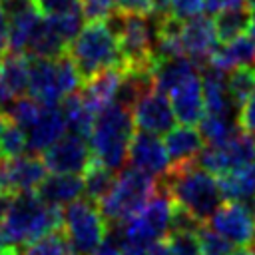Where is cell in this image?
Returning <instances> with one entry per match:
<instances>
[{"label": "cell", "instance_id": "8fae6325", "mask_svg": "<svg viewBox=\"0 0 255 255\" xmlns=\"http://www.w3.org/2000/svg\"><path fill=\"white\" fill-rule=\"evenodd\" d=\"M133 122L139 131H147L153 135L167 133L175 128V114L167 94L157 90L155 86L149 88L133 106L131 110Z\"/></svg>", "mask_w": 255, "mask_h": 255}, {"label": "cell", "instance_id": "db71d44e", "mask_svg": "<svg viewBox=\"0 0 255 255\" xmlns=\"http://www.w3.org/2000/svg\"><path fill=\"white\" fill-rule=\"evenodd\" d=\"M245 4H247V8H249V12H251V16L255 18V0H247Z\"/></svg>", "mask_w": 255, "mask_h": 255}, {"label": "cell", "instance_id": "ba28073f", "mask_svg": "<svg viewBox=\"0 0 255 255\" xmlns=\"http://www.w3.org/2000/svg\"><path fill=\"white\" fill-rule=\"evenodd\" d=\"M64 231L74 255H92L108 239L110 223L98 203L76 199L64 207Z\"/></svg>", "mask_w": 255, "mask_h": 255}, {"label": "cell", "instance_id": "836d02e7", "mask_svg": "<svg viewBox=\"0 0 255 255\" xmlns=\"http://www.w3.org/2000/svg\"><path fill=\"white\" fill-rule=\"evenodd\" d=\"M42 108H44V104H40V102L34 100L32 96H28V98L16 100V102L10 106V110H8L6 114H8V118H10L14 124H18L20 128H24V129L28 131V129L32 128V124L38 120Z\"/></svg>", "mask_w": 255, "mask_h": 255}, {"label": "cell", "instance_id": "484cf974", "mask_svg": "<svg viewBox=\"0 0 255 255\" xmlns=\"http://www.w3.org/2000/svg\"><path fill=\"white\" fill-rule=\"evenodd\" d=\"M60 106H62V112L66 116L70 133L80 135V137H84V139L90 141V135H92V129H94V124H96V116L98 114H94L86 106V102L82 100L80 92L68 96Z\"/></svg>", "mask_w": 255, "mask_h": 255}, {"label": "cell", "instance_id": "7bdbcfd3", "mask_svg": "<svg viewBox=\"0 0 255 255\" xmlns=\"http://www.w3.org/2000/svg\"><path fill=\"white\" fill-rule=\"evenodd\" d=\"M247 0H205V12L209 14H219L223 10H229V8H239V6H245Z\"/></svg>", "mask_w": 255, "mask_h": 255}, {"label": "cell", "instance_id": "ab89813d", "mask_svg": "<svg viewBox=\"0 0 255 255\" xmlns=\"http://www.w3.org/2000/svg\"><path fill=\"white\" fill-rule=\"evenodd\" d=\"M205 12V0H169V14L181 22L193 20Z\"/></svg>", "mask_w": 255, "mask_h": 255}, {"label": "cell", "instance_id": "7dc6e473", "mask_svg": "<svg viewBox=\"0 0 255 255\" xmlns=\"http://www.w3.org/2000/svg\"><path fill=\"white\" fill-rule=\"evenodd\" d=\"M122 255H147V247L135 245V243H124L122 245Z\"/></svg>", "mask_w": 255, "mask_h": 255}, {"label": "cell", "instance_id": "30bf717a", "mask_svg": "<svg viewBox=\"0 0 255 255\" xmlns=\"http://www.w3.org/2000/svg\"><path fill=\"white\" fill-rule=\"evenodd\" d=\"M209 227L233 247H249L255 239V207L247 203L225 201L209 219Z\"/></svg>", "mask_w": 255, "mask_h": 255}, {"label": "cell", "instance_id": "9f6ffc18", "mask_svg": "<svg viewBox=\"0 0 255 255\" xmlns=\"http://www.w3.org/2000/svg\"><path fill=\"white\" fill-rule=\"evenodd\" d=\"M249 251H251V255H255V239L251 241V245H249Z\"/></svg>", "mask_w": 255, "mask_h": 255}, {"label": "cell", "instance_id": "7402d4cb", "mask_svg": "<svg viewBox=\"0 0 255 255\" xmlns=\"http://www.w3.org/2000/svg\"><path fill=\"white\" fill-rule=\"evenodd\" d=\"M165 149L173 165H185L197 159L203 149V137L193 126H177L165 133Z\"/></svg>", "mask_w": 255, "mask_h": 255}, {"label": "cell", "instance_id": "83f0119b", "mask_svg": "<svg viewBox=\"0 0 255 255\" xmlns=\"http://www.w3.org/2000/svg\"><path fill=\"white\" fill-rule=\"evenodd\" d=\"M66 48H68V42L60 36V32L48 20H42L36 34L30 40L26 54L34 58H60L66 54Z\"/></svg>", "mask_w": 255, "mask_h": 255}, {"label": "cell", "instance_id": "4316f807", "mask_svg": "<svg viewBox=\"0 0 255 255\" xmlns=\"http://www.w3.org/2000/svg\"><path fill=\"white\" fill-rule=\"evenodd\" d=\"M82 179H84V195H86V199H90V201L100 205L110 195V191L114 189L118 175H116V171L108 169L106 165H102L98 159L92 157V161L86 167Z\"/></svg>", "mask_w": 255, "mask_h": 255}, {"label": "cell", "instance_id": "d590c367", "mask_svg": "<svg viewBox=\"0 0 255 255\" xmlns=\"http://www.w3.org/2000/svg\"><path fill=\"white\" fill-rule=\"evenodd\" d=\"M197 237L201 243V255H233L237 249L219 233H215L209 225H201L197 231Z\"/></svg>", "mask_w": 255, "mask_h": 255}, {"label": "cell", "instance_id": "9a60e30c", "mask_svg": "<svg viewBox=\"0 0 255 255\" xmlns=\"http://www.w3.org/2000/svg\"><path fill=\"white\" fill-rule=\"evenodd\" d=\"M175 120L181 126H195L205 116V102H203V86L199 72L187 76L167 94Z\"/></svg>", "mask_w": 255, "mask_h": 255}, {"label": "cell", "instance_id": "277c9868", "mask_svg": "<svg viewBox=\"0 0 255 255\" xmlns=\"http://www.w3.org/2000/svg\"><path fill=\"white\" fill-rule=\"evenodd\" d=\"M4 227L14 247H28L40 237L64 227V207L46 205L34 191L16 193L4 217Z\"/></svg>", "mask_w": 255, "mask_h": 255}, {"label": "cell", "instance_id": "74e56055", "mask_svg": "<svg viewBox=\"0 0 255 255\" xmlns=\"http://www.w3.org/2000/svg\"><path fill=\"white\" fill-rule=\"evenodd\" d=\"M118 10V0H82V14L88 22L110 20Z\"/></svg>", "mask_w": 255, "mask_h": 255}, {"label": "cell", "instance_id": "44dd1931", "mask_svg": "<svg viewBox=\"0 0 255 255\" xmlns=\"http://www.w3.org/2000/svg\"><path fill=\"white\" fill-rule=\"evenodd\" d=\"M8 12H10V52L26 54L32 36L42 24V14L32 4V0L14 6Z\"/></svg>", "mask_w": 255, "mask_h": 255}, {"label": "cell", "instance_id": "9c48e42d", "mask_svg": "<svg viewBox=\"0 0 255 255\" xmlns=\"http://www.w3.org/2000/svg\"><path fill=\"white\" fill-rule=\"evenodd\" d=\"M195 161L199 167H203L205 171H209L217 177H221L229 171L253 165V161H255V137L239 129L227 143L207 145L205 149H201V153L197 155Z\"/></svg>", "mask_w": 255, "mask_h": 255}, {"label": "cell", "instance_id": "11a10c76", "mask_svg": "<svg viewBox=\"0 0 255 255\" xmlns=\"http://www.w3.org/2000/svg\"><path fill=\"white\" fill-rule=\"evenodd\" d=\"M233 255H251V251H249V247H243V249H235Z\"/></svg>", "mask_w": 255, "mask_h": 255}, {"label": "cell", "instance_id": "5b68a950", "mask_svg": "<svg viewBox=\"0 0 255 255\" xmlns=\"http://www.w3.org/2000/svg\"><path fill=\"white\" fill-rule=\"evenodd\" d=\"M112 28L118 36L120 50L124 56L126 70L151 72L155 70V40H157V22L159 16H141V14H118L110 18Z\"/></svg>", "mask_w": 255, "mask_h": 255}, {"label": "cell", "instance_id": "2e32d148", "mask_svg": "<svg viewBox=\"0 0 255 255\" xmlns=\"http://www.w3.org/2000/svg\"><path fill=\"white\" fill-rule=\"evenodd\" d=\"M217 44H219V38H217L213 20L205 16H197L193 20L183 22L181 26L183 54L195 64H207L213 52L219 48Z\"/></svg>", "mask_w": 255, "mask_h": 255}, {"label": "cell", "instance_id": "cb8c5ba5", "mask_svg": "<svg viewBox=\"0 0 255 255\" xmlns=\"http://www.w3.org/2000/svg\"><path fill=\"white\" fill-rule=\"evenodd\" d=\"M207 66L219 72H233L241 66H255V40L245 34L221 44L209 58Z\"/></svg>", "mask_w": 255, "mask_h": 255}, {"label": "cell", "instance_id": "f546056e", "mask_svg": "<svg viewBox=\"0 0 255 255\" xmlns=\"http://www.w3.org/2000/svg\"><path fill=\"white\" fill-rule=\"evenodd\" d=\"M239 131L237 120L227 116H213L207 114L199 122V133L207 145H223Z\"/></svg>", "mask_w": 255, "mask_h": 255}, {"label": "cell", "instance_id": "d4e9b609", "mask_svg": "<svg viewBox=\"0 0 255 255\" xmlns=\"http://www.w3.org/2000/svg\"><path fill=\"white\" fill-rule=\"evenodd\" d=\"M219 187L225 201H237L255 207V165H247L221 175Z\"/></svg>", "mask_w": 255, "mask_h": 255}, {"label": "cell", "instance_id": "e575fe53", "mask_svg": "<svg viewBox=\"0 0 255 255\" xmlns=\"http://www.w3.org/2000/svg\"><path fill=\"white\" fill-rule=\"evenodd\" d=\"M118 10L122 14L167 16L169 14V0H118Z\"/></svg>", "mask_w": 255, "mask_h": 255}, {"label": "cell", "instance_id": "ac0fdd59", "mask_svg": "<svg viewBox=\"0 0 255 255\" xmlns=\"http://www.w3.org/2000/svg\"><path fill=\"white\" fill-rule=\"evenodd\" d=\"M66 129H68V122L62 112V106H44L38 120L26 131L28 133V151L44 153L48 147H52L58 139L64 137Z\"/></svg>", "mask_w": 255, "mask_h": 255}, {"label": "cell", "instance_id": "816d5d0a", "mask_svg": "<svg viewBox=\"0 0 255 255\" xmlns=\"http://www.w3.org/2000/svg\"><path fill=\"white\" fill-rule=\"evenodd\" d=\"M4 4H6V8L10 10V8H14V6H20V4H24V2H28V0H2Z\"/></svg>", "mask_w": 255, "mask_h": 255}, {"label": "cell", "instance_id": "6da1fadb", "mask_svg": "<svg viewBox=\"0 0 255 255\" xmlns=\"http://www.w3.org/2000/svg\"><path fill=\"white\" fill-rule=\"evenodd\" d=\"M159 183L165 187L173 203L183 207L203 225L209 223L223 201L219 179L199 167L197 161L173 165L163 177H159Z\"/></svg>", "mask_w": 255, "mask_h": 255}, {"label": "cell", "instance_id": "f6af8a7d", "mask_svg": "<svg viewBox=\"0 0 255 255\" xmlns=\"http://www.w3.org/2000/svg\"><path fill=\"white\" fill-rule=\"evenodd\" d=\"M92 255H122V247L118 243H114L112 239H106Z\"/></svg>", "mask_w": 255, "mask_h": 255}, {"label": "cell", "instance_id": "4dcf8cb0", "mask_svg": "<svg viewBox=\"0 0 255 255\" xmlns=\"http://www.w3.org/2000/svg\"><path fill=\"white\" fill-rule=\"evenodd\" d=\"M22 255H74V251L66 237L64 227H62V229H56V231L40 237L38 241L30 243L28 247H24Z\"/></svg>", "mask_w": 255, "mask_h": 255}, {"label": "cell", "instance_id": "d6986e66", "mask_svg": "<svg viewBox=\"0 0 255 255\" xmlns=\"http://www.w3.org/2000/svg\"><path fill=\"white\" fill-rule=\"evenodd\" d=\"M124 72L126 68H110L94 76L92 80L84 82V86L80 88V96L94 114H100L104 108L116 102L120 88H122Z\"/></svg>", "mask_w": 255, "mask_h": 255}, {"label": "cell", "instance_id": "8d00e7d4", "mask_svg": "<svg viewBox=\"0 0 255 255\" xmlns=\"http://www.w3.org/2000/svg\"><path fill=\"white\" fill-rule=\"evenodd\" d=\"M165 239L173 255H201V243L193 231H169Z\"/></svg>", "mask_w": 255, "mask_h": 255}, {"label": "cell", "instance_id": "52a82bcc", "mask_svg": "<svg viewBox=\"0 0 255 255\" xmlns=\"http://www.w3.org/2000/svg\"><path fill=\"white\" fill-rule=\"evenodd\" d=\"M159 187L157 177H151L135 167H126L118 173L110 195L100 203V209L110 225H118L137 215Z\"/></svg>", "mask_w": 255, "mask_h": 255}, {"label": "cell", "instance_id": "d6a6232c", "mask_svg": "<svg viewBox=\"0 0 255 255\" xmlns=\"http://www.w3.org/2000/svg\"><path fill=\"white\" fill-rule=\"evenodd\" d=\"M26 149H28V133H26V129L10 120L6 129H4V135H2L0 157L2 159H12V157H18V155H24Z\"/></svg>", "mask_w": 255, "mask_h": 255}, {"label": "cell", "instance_id": "3957f363", "mask_svg": "<svg viewBox=\"0 0 255 255\" xmlns=\"http://www.w3.org/2000/svg\"><path fill=\"white\" fill-rule=\"evenodd\" d=\"M133 114L126 106L114 102L96 116L90 135L94 159L112 171H122L128 161L129 143L133 139Z\"/></svg>", "mask_w": 255, "mask_h": 255}, {"label": "cell", "instance_id": "7c38bea8", "mask_svg": "<svg viewBox=\"0 0 255 255\" xmlns=\"http://www.w3.org/2000/svg\"><path fill=\"white\" fill-rule=\"evenodd\" d=\"M92 147L88 145V139L66 133L62 139H58L52 147H48L42 153V159L52 173H72L80 175L86 171V167L92 161Z\"/></svg>", "mask_w": 255, "mask_h": 255}, {"label": "cell", "instance_id": "4fadbf2b", "mask_svg": "<svg viewBox=\"0 0 255 255\" xmlns=\"http://www.w3.org/2000/svg\"><path fill=\"white\" fill-rule=\"evenodd\" d=\"M128 163L151 177H163L171 169V159L165 143L147 131H135L128 151Z\"/></svg>", "mask_w": 255, "mask_h": 255}, {"label": "cell", "instance_id": "1f68e13d", "mask_svg": "<svg viewBox=\"0 0 255 255\" xmlns=\"http://www.w3.org/2000/svg\"><path fill=\"white\" fill-rule=\"evenodd\" d=\"M227 88L231 94V100L237 108L245 104V100L255 94V66H241L231 72L227 78Z\"/></svg>", "mask_w": 255, "mask_h": 255}, {"label": "cell", "instance_id": "f5cc1de1", "mask_svg": "<svg viewBox=\"0 0 255 255\" xmlns=\"http://www.w3.org/2000/svg\"><path fill=\"white\" fill-rule=\"evenodd\" d=\"M0 255H20V253H18V247H6V249H0Z\"/></svg>", "mask_w": 255, "mask_h": 255}, {"label": "cell", "instance_id": "ee69618b", "mask_svg": "<svg viewBox=\"0 0 255 255\" xmlns=\"http://www.w3.org/2000/svg\"><path fill=\"white\" fill-rule=\"evenodd\" d=\"M147 255H173V253H171L167 239L163 237V239H157L151 245H147Z\"/></svg>", "mask_w": 255, "mask_h": 255}, {"label": "cell", "instance_id": "7a4b0ae2", "mask_svg": "<svg viewBox=\"0 0 255 255\" xmlns=\"http://www.w3.org/2000/svg\"><path fill=\"white\" fill-rule=\"evenodd\" d=\"M68 56L76 64L84 82L110 68H124L120 42L108 20H96L82 26L68 46Z\"/></svg>", "mask_w": 255, "mask_h": 255}, {"label": "cell", "instance_id": "f35d334b", "mask_svg": "<svg viewBox=\"0 0 255 255\" xmlns=\"http://www.w3.org/2000/svg\"><path fill=\"white\" fill-rule=\"evenodd\" d=\"M32 4L46 18H54V16L82 10V0H32Z\"/></svg>", "mask_w": 255, "mask_h": 255}, {"label": "cell", "instance_id": "b9f144b4", "mask_svg": "<svg viewBox=\"0 0 255 255\" xmlns=\"http://www.w3.org/2000/svg\"><path fill=\"white\" fill-rule=\"evenodd\" d=\"M10 52V12L0 0V60Z\"/></svg>", "mask_w": 255, "mask_h": 255}, {"label": "cell", "instance_id": "5bb4252c", "mask_svg": "<svg viewBox=\"0 0 255 255\" xmlns=\"http://www.w3.org/2000/svg\"><path fill=\"white\" fill-rule=\"evenodd\" d=\"M30 82V56L22 52H8L0 60V112H8L10 106L28 92Z\"/></svg>", "mask_w": 255, "mask_h": 255}, {"label": "cell", "instance_id": "603a6c76", "mask_svg": "<svg viewBox=\"0 0 255 255\" xmlns=\"http://www.w3.org/2000/svg\"><path fill=\"white\" fill-rule=\"evenodd\" d=\"M201 86H203V102L205 112L213 116H227L233 118V110L237 108L231 100L225 72H219L215 68H209L201 74Z\"/></svg>", "mask_w": 255, "mask_h": 255}, {"label": "cell", "instance_id": "ffe728a7", "mask_svg": "<svg viewBox=\"0 0 255 255\" xmlns=\"http://www.w3.org/2000/svg\"><path fill=\"white\" fill-rule=\"evenodd\" d=\"M46 205L66 207L84 193V179L72 173H52L34 191Z\"/></svg>", "mask_w": 255, "mask_h": 255}, {"label": "cell", "instance_id": "e0dca14e", "mask_svg": "<svg viewBox=\"0 0 255 255\" xmlns=\"http://www.w3.org/2000/svg\"><path fill=\"white\" fill-rule=\"evenodd\" d=\"M4 175H6V185L8 191L12 193H32L40 187V183L48 177L46 163L42 155H18L12 159H2Z\"/></svg>", "mask_w": 255, "mask_h": 255}, {"label": "cell", "instance_id": "c3c4849f", "mask_svg": "<svg viewBox=\"0 0 255 255\" xmlns=\"http://www.w3.org/2000/svg\"><path fill=\"white\" fill-rule=\"evenodd\" d=\"M6 247H14L8 239V233H6V227H4V221H0V249H6Z\"/></svg>", "mask_w": 255, "mask_h": 255}, {"label": "cell", "instance_id": "8992f818", "mask_svg": "<svg viewBox=\"0 0 255 255\" xmlns=\"http://www.w3.org/2000/svg\"><path fill=\"white\" fill-rule=\"evenodd\" d=\"M84 80L68 54L60 58H30L28 94L44 106H60L80 92Z\"/></svg>", "mask_w": 255, "mask_h": 255}, {"label": "cell", "instance_id": "681fc988", "mask_svg": "<svg viewBox=\"0 0 255 255\" xmlns=\"http://www.w3.org/2000/svg\"><path fill=\"white\" fill-rule=\"evenodd\" d=\"M8 122H10V118H8V114H4V112H0V143H2V135H4V129H6V126H8ZM2 159V157H0Z\"/></svg>", "mask_w": 255, "mask_h": 255}, {"label": "cell", "instance_id": "f1b7e54d", "mask_svg": "<svg viewBox=\"0 0 255 255\" xmlns=\"http://www.w3.org/2000/svg\"><path fill=\"white\" fill-rule=\"evenodd\" d=\"M251 12L245 6H239V8H229V10H223L219 14H215V32H217V38L219 42H231L239 36H245L249 26H251Z\"/></svg>", "mask_w": 255, "mask_h": 255}, {"label": "cell", "instance_id": "60d3db41", "mask_svg": "<svg viewBox=\"0 0 255 255\" xmlns=\"http://www.w3.org/2000/svg\"><path fill=\"white\" fill-rule=\"evenodd\" d=\"M237 126L241 131L255 137V94H251L237 112Z\"/></svg>", "mask_w": 255, "mask_h": 255}, {"label": "cell", "instance_id": "bcb514c9", "mask_svg": "<svg viewBox=\"0 0 255 255\" xmlns=\"http://www.w3.org/2000/svg\"><path fill=\"white\" fill-rule=\"evenodd\" d=\"M14 197H16V193H12V191H6V193L0 195V221H4V217H6V213H8V209H10L12 201H14Z\"/></svg>", "mask_w": 255, "mask_h": 255}, {"label": "cell", "instance_id": "f907efd6", "mask_svg": "<svg viewBox=\"0 0 255 255\" xmlns=\"http://www.w3.org/2000/svg\"><path fill=\"white\" fill-rule=\"evenodd\" d=\"M8 191V185H6V175H4V167H2V159H0V195Z\"/></svg>", "mask_w": 255, "mask_h": 255}]
</instances>
